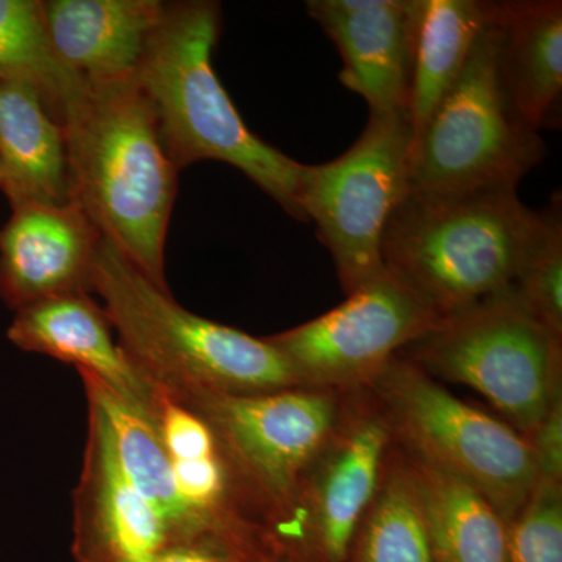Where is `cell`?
<instances>
[{
  "instance_id": "5",
  "label": "cell",
  "mask_w": 562,
  "mask_h": 562,
  "mask_svg": "<svg viewBox=\"0 0 562 562\" xmlns=\"http://www.w3.org/2000/svg\"><path fill=\"white\" fill-rule=\"evenodd\" d=\"M539 220L516 188L408 191L384 228L383 265L442 319L513 286Z\"/></svg>"
},
{
  "instance_id": "11",
  "label": "cell",
  "mask_w": 562,
  "mask_h": 562,
  "mask_svg": "<svg viewBox=\"0 0 562 562\" xmlns=\"http://www.w3.org/2000/svg\"><path fill=\"white\" fill-rule=\"evenodd\" d=\"M344 397L346 392L291 387L176 401L201 414L216 432L265 532L290 506L306 469L330 438Z\"/></svg>"
},
{
  "instance_id": "4",
  "label": "cell",
  "mask_w": 562,
  "mask_h": 562,
  "mask_svg": "<svg viewBox=\"0 0 562 562\" xmlns=\"http://www.w3.org/2000/svg\"><path fill=\"white\" fill-rule=\"evenodd\" d=\"M91 288L117 344L151 390L181 398L301 387L268 339L188 312L106 238L95 254Z\"/></svg>"
},
{
  "instance_id": "14",
  "label": "cell",
  "mask_w": 562,
  "mask_h": 562,
  "mask_svg": "<svg viewBox=\"0 0 562 562\" xmlns=\"http://www.w3.org/2000/svg\"><path fill=\"white\" fill-rule=\"evenodd\" d=\"M305 5L338 47L344 87L360 94L371 113L406 111L412 0H308Z\"/></svg>"
},
{
  "instance_id": "24",
  "label": "cell",
  "mask_w": 562,
  "mask_h": 562,
  "mask_svg": "<svg viewBox=\"0 0 562 562\" xmlns=\"http://www.w3.org/2000/svg\"><path fill=\"white\" fill-rule=\"evenodd\" d=\"M505 562H562V483L539 479L506 524Z\"/></svg>"
},
{
  "instance_id": "27",
  "label": "cell",
  "mask_w": 562,
  "mask_h": 562,
  "mask_svg": "<svg viewBox=\"0 0 562 562\" xmlns=\"http://www.w3.org/2000/svg\"><path fill=\"white\" fill-rule=\"evenodd\" d=\"M5 183H7L5 168H3L2 157H0V190L3 191V188H5Z\"/></svg>"
},
{
  "instance_id": "18",
  "label": "cell",
  "mask_w": 562,
  "mask_h": 562,
  "mask_svg": "<svg viewBox=\"0 0 562 562\" xmlns=\"http://www.w3.org/2000/svg\"><path fill=\"white\" fill-rule=\"evenodd\" d=\"M0 157L7 173L3 194L11 206L72 199L61 125L35 92L18 85H0Z\"/></svg>"
},
{
  "instance_id": "22",
  "label": "cell",
  "mask_w": 562,
  "mask_h": 562,
  "mask_svg": "<svg viewBox=\"0 0 562 562\" xmlns=\"http://www.w3.org/2000/svg\"><path fill=\"white\" fill-rule=\"evenodd\" d=\"M346 562H435L416 473L395 442Z\"/></svg>"
},
{
  "instance_id": "8",
  "label": "cell",
  "mask_w": 562,
  "mask_h": 562,
  "mask_svg": "<svg viewBox=\"0 0 562 562\" xmlns=\"http://www.w3.org/2000/svg\"><path fill=\"white\" fill-rule=\"evenodd\" d=\"M368 390L408 457L479 491L506 524L522 508L539 472L530 443L512 425L460 401L401 355Z\"/></svg>"
},
{
  "instance_id": "15",
  "label": "cell",
  "mask_w": 562,
  "mask_h": 562,
  "mask_svg": "<svg viewBox=\"0 0 562 562\" xmlns=\"http://www.w3.org/2000/svg\"><path fill=\"white\" fill-rule=\"evenodd\" d=\"M7 339L27 353L91 373L125 402L150 413L154 390L121 349L109 317L88 292L25 306L14 313Z\"/></svg>"
},
{
  "instance_id": "17",
  "label": "cell",
  "mask_w": 562,
  "mask_h": 562,
  "mask_svg": "<svg viewBox=\"0 0 562 562\" xmlns=\"http://www.w3.org/2000/svg\"><path fill=\"white\" fill-rule=\"evenodd\" d=\"M498 79L520 121L539 133L557 121L562 94L561 0L495 2Z\"/></svg>"
},
{
  "instance_id": "3",
  "label": "cell",
  "mask_w": 562,
  "mask_h": 562,
  "mask_svg": "<svg viewBox=\"0 0 562 562\" xmlns=\"http://www.w3.org/2000/svg\"><path fill=\"white\" fill-rule=\"evenodd\" d=\"M220 32V3H166L136 72L162 149L179 172L199 161L227 162L294 220L306 221L301 202L306 165L247 127L214 72Z\"/></svg>"
},
{
  "instance_id": "1",
  "label": "cell",
  "mask_w": 562,
  "mask_h": 562,
  "mask_svg": "<svg viewBox=\"0 0 562 562\" xmlns=\"http://www.w3.org/2000/svg\"><path fill=\"white\" fill-rule=\"evenodd\" d=\"M88 405L83 465L74 491L76 562H157L206 535L251 539L180 491L150 414L79 372Z\"/></svg>"
},
{
  "instance_id": "9",
  "label": "cell",
  "mask_w": 562,
  "mask_h": 562,
  "mask_svg": "<svg viewBox=\"0 0 562 562\" xmlns=\"http://www.w3.org/2000/svg\"><path fill=\"white\" fill-rule=\"evenodd\" d=\"M412 146L405 110L371 113L360 138L341 157L306 166L303 213L316 224L347 295L386 272L383 233L409 191Z\"/></svg>"
},
{
  "instance_id": "2",
  "label": "cell",
  "mask_w": 562,
  "mask_h": 562,
  "mask_svg": "<svg viewBox=\"0 0 562 562\" xmlns=\"http://www.w3.org/2000/svg\"><path fill=\"white\" fill-rule=\"evenodd\" d=\"M70 195L103 238L161 290L179 171L162 149L136 77L88 81L61 122Z\"/></svg>"
},
{
  "instance_id": "10",
  "label": "cell",
  "mask_w": 562,
  "mask_h": 562,
  "mask_svg": "<svg viewBox=\"0 0 562 562\" xmlns=\"http://www.w3.org/2000/svg\"><path fill=\"white\" fill-rule=\"evenodd\" d=\"M394 446L382 406L369 390L346 392L341 417L290 506L266 528L280 562H346Z\"/></svg>"
},
{
  "instance_id": "26",
  "label": "cell",
  "mask_w": 562,
  "mask_h": 562,
  "mask_svg": "<svg viewBox=\"0 0 562 562\" xmlns=\"http://www.w3.org/2000/svg\"><path fill=\"white\" fill-rule=\"evenodd\" d=\"M250 562H280L277 560L276 557L269 550H265V552H261L260 554H257V557L254 558Z\"/></svg>"
},
{
  "instance_id": "19",
  "label": "cell",
  "mask_w": 562,
  "mask_h": 562,
  "mask_svg": "<svg viewBox=\"0 0 562 562\" xmlns=\"http://www.w3.org/2000/svg\"><path fill=\"white\" fill-rule=\"evenodd\" d=\"M412 70L408 111L413 138L430 120L469 60L490 21L492 2L412 0Z\"/></svg>"
},
{
  "instance_id": "13",
  "label": "cell",
  "mask_w": 562,
  "mask_h": 562,
  "mask_svg": "<svg viewBox=\"0 0 562 562\" xmlns=\"http://www.w3.org/2000/svg\"><path fill=\"white\" fill-rule=\"evenodd\" d=\"M0 231V301L14 313L60 295L92 294L103 235L87 211L69 202L11 206Z\"/></svg>"
},
{
  "instance_id": "20",
  "label": "cell",
  "mask_w": 562,
  "mask_h": 562,
  "mask_svg": "<svg viewBox=\"0 0 562 562\" xmlns=\"http://www.w3.org/2000/svg\"><path fill=\"white\" fill-rule=\"evenodd\" d=\"M408 460L419 484L435 562H505L506 522L494 506L461 480Z\"/></svg>"
},
{
  "instance_id": "6",
  "label": "cell",
  "mask_w": 562,
  "mask_h": 562,
  "mask_svg": "<svg viewBox=\"0 0 562 562\" xmlns=\"http://www.w3.org/2000/svg\"><path fill=\"white\" fill-rule=\"evenodd\" d=\"M406 350L403 358L431 379L482 394L522 436L562 395V341L525 308L514 286L442 317Z\"/></svg>"
},
{
  "instance_id": "21",
  "label": "cell",
  "mask_w": 562,
  "mask_h": 562,
  "mask_svg": "<svg viewBox=\"0 0 562 562\" xmlns=\"http://www.w3.org/2000/svg\"><path fill=\"white\" fill-rule=\"evenodd\" d=\"M0 85L35 92L60 125L87 90L88 81L55 50L40 0H0Z\"/></svg>"
},
{
  "instance_id": "16",
  "label": "cell",
  "mask_w": 562,
  "mask_h": 562,
  "mask_svg": "<svg viewBox=\"0 0 562 562\" xmlns=\"http://www.w3.org/2000/svg\"><path fill=\"white\" fill-rule=\"evenodd\" d=\"M165 7L160 0H47L43 13L63 63L99 83L136 77Z\"/></svg>"
},
{
  "instance_id": "23",
  "label": "cell",
  "mask_w": 562,
  "mask_h": 562,
  "mask_svg": "<svg viewBox=\"0 0 562 562\" xmlns=\"http://www.w3.org/2000/svg\"><path fill=\"white\" fill-rule=\"evenodd\" d=\"M538 231L525 254L514 290L525 308L562 341V203L554 194L539 211Z\"/></svg>"
},
{
  "instance_id": "7",
  "label": "cell",
  "mask_w": 562,
  "mask_h": 562,
  "mask_svg": "<svg viewBox=\"0 0 562 562\" xmlns=\"http://www.w3.org/2000/svg\"><path fill=\"white\" fill-rule=\"evenodd\" d=\"M501 24L490 21L430 120L413 138L409 191L454 194L516 188L546 157V143L520 121L498 79Z\"/></svg>"
},
{
  "instance_id": "12",
  "label": "cell",
  "mask_w": 562,
  "mask_h": 562,
  "mask_svg": "<svg viewBox=\"0 0 562 562\" xmlns=\"http://www.w3.org/2000/svg\"><path fill=\"white\" fill-rule=\"evenodd\" d=\"M438 321L416 292L386 271L330 312L266 339L283 355L301 387L353 392L368 390Z\"/></svg>"
},
{
  "instance_id": "25",
  "label": "cell",
  "mask_w": 562,
  "mask_h": 562,
  "mask_svg": "<svg viewBox=\"0 0 562 562\" xmlns=\"http://www.w3.org/2000/svg\"><path fill=\"white\" fill-rule=\"evenodd\" d=\"M524 438L535 453L539 479L562 483V395Z\"/></svg>"
}]
</instances>
